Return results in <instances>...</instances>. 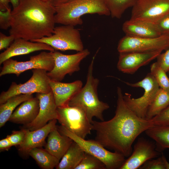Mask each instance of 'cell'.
I'll use <instances>...</instances> for the list:
<instances>
[{"instance_id": "f1b7e54d", "label": "cell", "mask_w": 169, "mask_h": 169, "mask_svg": "<svg viewBox=\"0 0 169 169\" xmlns=\"http://www.w3.org/2000/svg\"><path fill=\"white\" fill-rule=\"evenodd\" d=\"M150 71L160 88L169 91V77L164 69L156 62L151 65Z\"/></svg>"}, {"instance_id": "8d00e7d4", "label": "cell", "mask_w": 169, "mask_h": 169, "mask_svg": "<svg viewBox=\"0 0 169 169\" xmlns=\"http://www.w3.org/2000/svg\"><path fill=\"white\" fill-rule=\"evenodd\" d=\"M14 37L10 35L7 36L0 32V50L7 49L8 48L15 40Z\"/></svg>"}, {"instance_id": "4fadbf2b", "label": "cell", "mask_w": 169, "mask_h": 169, "mask_svg": "<svg viewBox=\"0 0 169 169\" xmlns=\"http://www.w3.org/2000/svg\"><path fill=\"white\" fill-rule=\"evenodd\" d=\"M169 13V0H137L130 19L155 23Z\"/></svg>"}, {"instance_id": "e0dca14e", "label": "cell", "mask_w": 169, "mask_h": 169, "mask_svg": "<svg viewBox=\"0 0 169 169\" xmlns=\"http://www.w3.org/2000/svg\"><path fill=\"white\" fill-rule=\"evenodd\" d=\"M54 50L52 47L44 43L32 42L20 38H16L9 47L0 54V64L14 56L38 51L54 52Z\"/></svg>"}, {"instance_id": "ee69618b", "label": "cell", "mask_w": 169, "mask_h": 169, "mask_svg": "<svg viewBox=\"0 0 169 169\" xmlns=\"http://www.w3.org/2000/svg\"><path fill=\"white\" fill-rule=\"evenodd\" d=\"M168 72H169V71H168Z\"/></svg>"}, {"instance_id": "1f68e13d", "label": "cell", "mask_w": 169, "mask_h": 169, "mask_svg": "<svg viewBox=\"0 0 169 169\" xmlns=\"http://www.w3.org/2000/svg\"><path fill=\"white\" fill-rule=\"evenodd\" d=\"M151 120L154 125H169V106Z\"/></svg>"}, {"instance_id": "7402d4cb", "label": "cell", "mask_w": 169, "mask_h": 169, "mask_svg": "<svg viewBox=\"0 0 169 169\" xmlns=\"http://www.w3.org/2000/svg\"><path fill=\"white\" fill-rule=\"evenodd\" d=\"M44 149L60 160L73 141L69 137L60 133L57 125L48 135Z\"/></svg>"}, {"instance_id": "ac0fdd59", "label": "cell", "mask_w": 169, "mask_h": 169, "mask_svg": "<svg viewBox=\"0 0 169 169\" xmlns=\"http://www.w3.org/2000/svg\"><path fill=\"white\" fill-rule=\"evenodd\" d=\"M57 121L56 119L51 120L45 126L34 130L26 129L25 140L22 144L18 146L19 151L23 155H29L32 149L44 146L48 135L56 127Z\"/></svg>"}, {"instance_id": "60d3db41", "label": "cell", "mask_w": 169, "mask_h": 169, "mask_svg": "<svg viewBox=\"0 0 169 169\" xmlns=\"http://www.w3.org/2000/svg\"><path fill=\"white\" fill-rule=\"evenodd\" d=\"M164 162L166 169H169V163L168 162L165 156L163 154L161 156Z\"/></svg>"}, {"instance_id": "7bdbcfd3", "label": "cell", "mask_w": 169, "mask_h": 169, "mask_svg": "<svg viewBox=\"0 0 169 169\" xmlns=\"http://www.w3.org/2000/svg\"><path fill=\"white\" fill-rule=\"evenodd\" d=\"M43 0L45 1H50L52 3L53 0Z\"/></svg>"}, {"instance_id": "5bb4252c", "label": "cell", "mask_w": 169, "mask_h": 169, "mask_svg": "<svg viewBox=\"0 0 169 169\" xmlns=\"http://www.w3.org/2000/svg\"><path fill=\"white\" fill-rule=\"evenodd\" d=\"M161 153L156 150L155 143L140 137L134 145L131 154L120 169H139L147 160L159 157Z\"/></svg>"}, {"instance_id": "9c48e42d", "label": "cell", "mask_w": 169, "mask_h": 169, "mask_svg": "<svg viewBox=\"0 0 169 169\" xmlns=\"http://www.w3.org/2000/svg\"><path fill=\"white\" fill-rule=\"evenodd\" d=\"M57 120L68 130L83 139L91 134L92 124L82 109L66 105L57 107Z\"/></svg>"}, {"instance_id": "d590c367", "label": "cell", "mask_w": 169, "mask_h": 169, "mask_svg": "<svg viewBox=\"0 0 169 169\" xmlns=\"http://www.w3.org/2000/svg\"><path fill=\"white\" fill-rule=\"evenodd\" d=\"M157 63L166 72L169 71V47L157 57Z\"/></svg>"}, {"instance_id": "7a4b0ae2", "label": "cell", "mask_w": 169, "mask_h": 169, "mask_svg": "<svg viewBox=\"0 0 169 169\" xmlns=\"http://www.w3.org/2000/svg\"><path fill=\"white\" fill-rule=\"evenodd\" d=\"M55 13L50 1L21 0L12 10L9 34L30 41L50 36L55 27Z\"/></svg>"}, {"instance_id": "2e32d148", "label": "cell", "mask_w": 169, "mask_h": 169, "mask_svg": "<svg viewBox=\"0 0 169 169\" xmlns=\"http://www.w3.org/2000/svg\"><path fill=\"white\" fill-rule=\"evenodd\" d=\"M162 52L155 51L120 53L117 68L123 73L133 74L141 67L156 58Z\"/></svg>"}, {"instance_id": "6da1fadb", "label": "cell", "mask_w": 169, "mask_h": 169, "mask_svg": "<svg viewBox=\"0 0 169 169\" xmlns=\"http://www.w3.org/2000/svg\"><path fill=\"white\" fill-rule=\"evenodd\" d=\"M117 93L114 116L107 121L93 120L92 130L95 131V140L105 148L129 157L137 137L154 125L151 120L138 117L128 107L120 87H117Z\"/></svg>"}, {"instance_id": "d6a6232c", "label": "cell", "mask_w": 169, "mask_h": 169, "mask_svg": "<svg viewBox=\"0 0 169 169\" xmlns=\"http://www.w3.org/2000/svg\"><path fill=\"white\" fill-rule=\"evenodd\" d=\"M139 169H166L161 156L156 159H150L146 161Z\"/></svg>"}, {"instance_id": "603a6c76", "label": "cell", "mask_w": 169, "mask_h": 169, "mask_svg": "<svg viewBox=\"0 0 169 169\" xmlns=\"http://www.w3.org/2000/svg\"><path fill=\"white\" fill-rule=\"evenodd\" d=\"M85 152L73 141L56 167V169H75L83 158Z\"/></svg>"}, {"instance_id": "ba28073f", "label": "cell", "mask_w": 169, "mask_h": 169, "mask_svg": "<svg viewBox=\"0 0 169 169\" xmlns=\"http://www.w3.org/2000/svg\"><path fill=\"white\" fill-rule=\"evenodd\" d=\"M47 71L42 69H32L30 78L23 84L12 82L8 90L2 92L0 95V104L5 102L10 98L20 94L33 93H47L51 91L49 85L50 78Z\"/></svg>"}, {"instance_id": "30bf717a", "label": "cell", "mask_w": 169, "mask_h": 169, "mask_svg": "<svg viewBox=\"0 0 169 169\" xmlns=\"http://www.w3.org/2000/svg\"><path fill=\"white\" fill-rule=\"evenodd\" d=\"M52 52H41L37 55L31 56L29 60L25 61H18L11 58L9 59L3 63L0 76L14 74L18 77L26 71L34 69H42L50 71L54 65Z\"/></svg>"}, {"instance_id": "d6986e66", "label": "cell", "mask_w": 169, "mask_h": 169, "mask_svg": "<svg viewBox=\"0 0 169 169\" xmlns=\"http://www.w3.org/2000/svg\"><path fill=\"white\" fill-rule=\"evenodd\" d=\"M49 85L57 107L67 105L71 98L82 88L80 80L65 83L50 79Z\"/></svg>"}, {"instance_id": "836d02e7", "label": "cell", "mask_w": 169, "mask_h": 169, "mask_svg": "<svg viewBox=\"0 0 169 169\" xmlns=\"http://www.w3.org/2000/svg\"><path fill=\"white\" fill-rule=\"evenodd\" d=\"M154 24L161 35L169 36V13Z\"/></svg>"}, {"instance_id": "8992f818", "label": "cell", "mask_w": 169, "mask_h": 169, "mask_svg": "<svg viewBox=\"0 0 169 169\" xmlns=\"http://www.w3.org/2000/svg\"><path fill=\"white\" fill-rule=\"evenodd\" d=\"M128 85L143 89V95L137 98L131 97V94L125 93L124 101L128 107L138 117L146 118L147 111L155 98L160 89L156 80L150 73L142 80L134 83L126 82Z\"/></svg>"}, {"instance_id": "277c9868", "label": "cell", "mask_w": 169, "mask_h": 169, "mask_svg": "<svg viewBox=\"0 0 169 169\" xmlns=\"http://www.w3.org/2000/svg\"><path fill=\"white\" fill-rule=\"evenodd\" d=\"M55 8V23L64 25H81V17L86 14L110 15L105 0H72Z\"/></svg>"}, {"instance_id": "f35d334b", "label": "cell", "mask_w": 169, "mask_h": 169, "mask_svg": "<svg viewBox=\"0 0 169 169\" xmlns=\"http://www.w3.org/2000/svg\"><path fill=\"white\" fill-rule=\"evenodd\" d=\"M10 3V0H0V11H5L9 8V3Z\"/></svg>"}, {"instance_id": "d4e9b609", "label": "cell", "mask_w": 169, "mask_h": 169, "mask_svg": "<svg viewBox=\"0 0 169 169\" xmlns=\"http://www.w3.org/2000/svg\"><path fill=\"white\" fill-rule=\"evenodd\" d=\"M145 132L147 136L155 141L157 151L161 152L169 148V125H154Z\"/></svg>"}, {"instance_id": "cb8c5ba5", "label": "cell", "mask_w": 169, "mask_h": 169, "mask_svg": "<svg viewBox=\"0 0 169 169\" xmlns=\"http://www.w3.org/2000/svg\"><path fill=\"white\" fill-rule=\"evenodd\" d=\"M33 97L32 94H20L12 96L0 104V127L4 126L16 107L24 101Z\"/></svg>"}, {"instance_id": "7c38bea8", "label": "cell", "mask_w": 169, "mask_h": 169, "mask_svg": "<svg viewBox=\"0 0 169 169\" xmlns=\"http://www.w3.org/2000/svg\"><path fill=\"white\" fill-rule=\"evenodd\" d=\"M54 61L53 69L47 72L50 79L57 81H62L66 75H72L79 71L81 62L90 54L87 49L72 54H65L59 52H52Z\"/></svg>"}, {"instance_id": "3957f363", "label": "cell", "mask_w": 169, "mask_h": 169, "mask_svg": "<svg viewBox=\"0 0 169 169\" xmlns=\"http://www.w3.org/2000/svg\"><path fill=\"white\" fill-rule=\"evenodd\" d=\"M98 51L93 57L89 66L84 86L71 98L67 105L83 110L91 123L94 117L101 121H104L103 112L109 108L107 103L99 99L97 88L99 80L93 75L94 60Z\"/></svg>"}, {"instance_id": "b9f144b4", "label": "cell", "mask_w": 169, "mask_h": 169, "mask_svg": "<svg viewBox=\"0 0 169 169\" xmlns=\"http://www.w3.org/2000/svg\"><path fill=\"white\" fill-rule=\"evenodd\" d=\"M21 0H10V3H11L13 8H15L19 4Z\"/></svg>"}, {"instance_id": "ab89813d", "label": "cell", "mask_w": 169, "mask_h": 169, "mask_svg": "<svg viewBox=\"0 0 169 169\" xmlns=\"http://www.w3.org/2000/svg\"><path fill=\"white\" fill-rule=\"evenodd\" d=\"M72 0H53L52 3L54 6H56L68 2Z\"/></svg>"}, {"instance_id": "f546056e", "label": "cell", "mask_w": 169, "mask_h": 169, "mask_svg": "<svg viewBox=\"0 0 169 169\" xmlns=\"http://www.w3.org/2000/svg\"><path fill=\"white\" fill-rule=\"evenodd\" d=\"M75 169H106L104 164L96 157L85 153L84 156Z\"/></svg>"}, {"instance_id": "4316f807", "label": "cell", "mask_w": 169, "mask_h": 169, "mask_svg": "<svg viewBox=\"0 0 169 169\" xmlns=\"http://www.w3.org/2000/svg\"><path fill=\"white\" fill-rule=\"evenodd\" d=\"M169 106V91L160 88L155 98L148 109L146 119H151Z\"/></svg>"}, {"instance_id": "5b68a950", "label": "cell", "mask_w": 169, "mask_h": 169, "mask_svg": "<svg viewBox=\"0 0 169 169\" xmlns=\"http://www.w3.org/2000/svg\"><path fill=\"white\" fill-rule=\"evenodd\" d=\"M59 132L70 138L77 143L85 153L98 158L105 165L106 169H120L124 164L125 157L122 154L107 150L96 140H86L79 137L61 125L57 126Z\"/></svg>"}, {"instance_id": "ffe728a7", "label": "cell", "mask_w": 169, "mask_h": 169, "mask_svg": "<svg viewBox=\"0 0 169 169\" xmlns=\"http://www.w3.org/2000/svg\"><path fill=\"white\" fill-rule=\"evenodd\" d=\"M39 108V99L36 97H33L20 104L14 111L8 121L24 125L30 123L37 117Z\"/></svg>"}, {"instance_id": "83f0119b", "label": "cell", "mask_w": 169, "mask_h": 169, "mask_svg": "<svg viewBox=\"0 0 169 169\" xmlns=\"http://www.w3.org/2000/svg\"><path fill=\"white\" fill-rule=\"evenodd\" d=\"M113 18H120L128 8L132 7L137 0H105Z\"/></svg>"}, {"instance_id": "9a60e30c", "label": "cell", "mask_w": 169, "mask_h": 169, "mask_svg": "<svg viewBox=\"0 0 169 169\" xmlns=\"http://www.w3.org/2000/svg\"><path fill=\"white\" fill-rule=\"evenodd\" d=\"M36 97L39 101L38 114L32 122L24 125L23 128L30 131L41 128L50 121L58 118L57 106L52 91L47 93H37Z\"/></svg>"}, {"instance_id": "52a82bcc", "label": "cell", "mask_w": 169, "mask_h": 169, "mask_svg": "<svg viewBox=\"0 0 169 169\" xmlns=\"http://www.w3.org/2000/svg\"><path fill=\"white\" fill-rule=\"evenodd\" d=\"M74 27L64 25L55 27L50 36L31 41L45 43L56 50L81 51L84 49L83 44L79 31Z\"/></svg>"}, {"instance_id": "74e56055", "label": "cell", "mask_w": 169, "mask_h": 169, "mask_svg": "<svg viewBox=\"0 0 169 169\" xmlns=\"http://www.w3.org/2000/svg\"><path fill=\"white\" fill-rule=\"evenodd\" d=\"M13 146L10 141L6 137L0 141V151H8Z\"/></svg>"}, {"instance_id": "e575fe53", "label": "cell", "mask_w": 169, "mask_h": 169, "mask_svg": "<svg viewBox=\"0 0 169 169\" xmlns=\"http://www.w3.org/2000/svg\"><path fill=\"white\" fill-rule=\"evenodd\" d=\"M12 10L10 7L4 11H0V28L7 30L11 26Z\"/></svg>"}, {"instance_id": "4dcf8cb0", "label": "cell", "mask_w": 169, "mask_h": 169, "mask_svg": "<svg viewBox=\"0 0 169 169\" xmlns=\"http://www.w3.org/2000/svg\"><path fill=\"white\" fill-rule=\"evenodd\" d=\"M27 129L23 128L19 131H13L7 137L10 141L13 146H18L23 142L26 136Z\"/></svg>"}, {"instance_id": "8fae6325", "label": "cell", "mask_w": 169, "mask_h": 169, "mask_svg": "<svg viewBox=\"0 0 169 169\" xmlns=\"http://www.w3.org/2000/svg\"><path fill=\"white\" fill-rule=\"evenodd\" d=\"M169 47V36L154 38H141L125 35L119 41L117 49L120 53L162 51Z\"/></svg>"}, {"instance_id": "44dd1931", "label": "cell", "mask_w": 169, "mask_h": 169, "mask_svg": "<svg viewBox=\"0 0 169 169\" xmlns=\"http://www.w3.org/2000/svg\"><path fill=\"white\" fill-rule=\"evenodd\" d=\"M122 29L125 35L134 37L154 38L161 36L155 24L130 19L123 23Z\"/></svg>"}, {"instance_id": "484cf974", "label": "cell", "mask_w": 169, "mask_h": 169, "mask_svg": "<svg viewBox=\"0 0 169 169\" xmlns=\"http://www.w3.org/2000/svg\"><path fill=\"white\" fill-rule=\"evenodd\" d=\"M29 155L43 169H53L58 165L60 160L50 153L45 149L34 148L30 151Z\"/></svg>"}]
</instances>
